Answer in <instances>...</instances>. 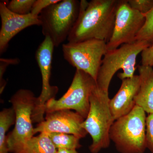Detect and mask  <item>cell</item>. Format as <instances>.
<instances>
[{"mask_svg":"<svg viewBox=\"0 0 153 153\" xmlns=\"http://www.w3.org/2000/svg\"><path fill=\"white\" fill-rule=\"evenodd\" d=\"M119 0L80 1V11L68 43L90 39L108 42L112 36Z\"/></svg>","mask_w":153,"mask_h":153,"instance_id":"6da1fadb","label":"cell"},{"mask_svg":"<svg viewBox=\"0 0 153 153\" xmlns=\"http://www.w3.org/2000/svg\"><path fill=\"white\" fill-rule=\"evenodd\" d=\"M152 44L145 41H135L123 44L117 49L108 50L102 61L97 77V86L99 89L108 92L111 81L120 69L118 77L121 80L131 78L134 75L137 56Z\"/></svg>","mask_w":153,"mask_h":153,"instance_id":"7a4b0ae2","label":"cell"},{"mask_svg":"<svg viewBox=\"0 0 153 153\" xmlns=\"http://www.w3.org/2000/svg\"><path fill=\"white\" fill-rule=\"evenodd\" d=\"M108 92L99 89L97 85L90 97V108L82 127L89 134L92 143L89 149L91 153H98L109 147L110 131L115 120L109 106Z\"/></svg>","mask_w":153,"mask_h":153,"instance_id":"3957f363","label":"cell"},{"mask_svg":"<svg viewBox=\"0 0 153 153\" xmlns=\"http://www.w3.org/2000/svg\"><path fill=\"white\" fill-rule=\"evenodd\" d=\"M146 117L144 110L135 105L127 114L115 120L110 131V139L120 153H145Z\"/></svg>","mask_w":153,"mask_h":153,"instance_id":"277c9868","label":"cell"},{"mask_svg":"<svg viewBox=\"0 0 153 153\" xmlns=\"http://www.w3.org/2000/svg\"><path fill=\"white\" fill-rule=\"evenodd\" d=\"M80 1L62 0L47 7L39 15L42 32L55 47L67 39L76 24L80 11Z\"/></svg>","mask_w":153,"mask_h":153,"instance_id":"5b68a950","label":"cell"},{"mask_svg":"<svg viewBox=\"0 0 153 153\" xmlns=\"http://www.w3.org/2000/svg\"><path fill=\"white\" fill-rule=\"evenodd\" d=\"M37 97L28 89L17 91L10 100L16 114L13 131L7 135L9 153H16L25 143L34 136L32 117Z\"/></svg>","mask_w":153,"mask_h":153,"instance_id":"8992f818","label":"cell"},{"mask_svg":"<svg viewBox=\"0 0 153 153\" xmlns=\"http://www.w3.org/2000/svg\"><path fill=\"white\" fill-rule=\"evenodd\" d=\"M96 85L95 80L90 75L76 70L67 92L59 99H51L46 103L45 114L60 110H74L85 119L90 108V95Z\"/></svg>","mask_w":153,"mask_h":153,"instance_id":"52a82bcc","label":"cell"},{"mask_svg":"<svg viewBox=\"0 0 153 153\" xmlns=\"http://www.w3.org/2000/svg\"><path fill=\"white\" fill-rule=\"evenodd\" d=\"M107 43L97 39H90L62 45L64 59L76 70L90 75L94 80L101 65L102 57L107 52Z\"/></svg>","mask_w":153,"mask_h":153,"instance_id":"ba28073f","label":"cell"},{"mask_svg":"<svg viewBox=\"0 0 153 153\" xmlns=\"http://www.w3.org/2000/svg\"><path fill=\"white\" fill-rule=\"evenodd\" d=\"M145 22L144 14L132 8L127 0H119L113 32L107 43L108 50L135 41Z\"/></svg>","mask_w":153,"mask_h":153,"instance_id":"9c48e42d","label":"cell"},{"mask_svg":"<svg viewBox=\"0 0 153 153\" xmlns=\"http://www.w3.org/2000/svg\"><path fill=\"white\" fill-rule=\"evenodd\" d=\"M54 47L51 39L45 37L36 51V60L42 76V87L41 94L37 97L32 117L33 123H40L44 120L45 104L51 99L55 98L58 91L57 86L50 84Z\"/></svg>","mask_w":153,"mask_h":153,"instance_id":"30bf717a","label":"cell"},{"mask_svg":"<svg viewBox=\"0 0 153 153\" xmlns=\"http://www.w3.org/2000/svg\"><path fill=\"white\" fill-rule=\"evenodd\" d=\"M46 114L44 120L34 128V134L38 133H63L74 135L81 139L88 134L82 126L85 119L76 112L60 110Z\"/></svg>","mask_w":153,"mask_h":153,"instance_id":"8fae6325","label":"cell"},{"mask_svg":"<svg viewBox=\"0 0 153 153\" xmlns=\"http://www.w3.org/2000/svg\"><path fill=\"white\" fill-rule=\"evenodd\" d=\"M7 2H0V16L1 27L0 30V54L7 49L9 43L14 36L22 30L31 26H41L39 16L31 13L20 15L11 12L7 7Z\"/></svg>","mask_w":153,"mask_h":153,"instance_id":"7c38bea8","label":"cell"},{"mask_svg":"<svg viewBox=\"0 0 153 153\" xmlns=\"http://www.w3.org/2000/svg\"><path fill=\"white\" fill-rule=\"evenodd\" d=\"M140 84L139 75L122 80L119 90L109 102L110 108L115 120L127 114L135 106V97Z\"/></svg>","mask_w":153,"mask_h":153,"instance_id":"4fadbf2b","label":"cell"},{"mask_svg":"<svg viewBox=\"0 0 153 153\" xmlns=\"http://www.w3.org/2000/svg\"><path fill=\"white\" fill-rule=\"evenodd\" d=\"M138 71L140 78L139 90L135 97L136 105L145 112L153 114V68L140 65Z\"/></svg>","mask_w":153,"mask_h":153,"instance_id":"5bb4252c","label":"cell"},{"mask_svg":"<svg viewBox=\"0 0 153 153\" xmlns=\"http://www.w3.org/2000/svg\"><path fill=\"white\" fill-rule=\"evenodd\" d=\"M48 134L42 133L28 140L16 153H57Z\"/></svg>","mask_w":153,"mask_h":153,"instance_id":"9a60e30c","label":"cell"},{"mask_svg":"<svg viewBox=\"0 0 153 153\" xmlns=\"http://www.w3.org/2000/svg\"><path fill=\"white\" fill-rule=\"evenodd\" d=\"M16 123V114L13 107L5 108L0 112V153H9L6 133Z\"/></svg>","mask_w":153,"mask_h":153,"instance_id":"2e32d148","label":"cell"},{"mask_svg":"<svg viewBox=\"0 0 153 153\" xmlns=\"http://www.w3.org/2000/svg\"><path fill=\"white\" fill-rule=\"evenodd\" d=\"M47 134L57 149L76 150L81 147L79 143L80 139L74 135L56 132Z\"/></svg>","mask_w":153,"mask_h":153,"instance_id":"e0dca14e","label":"cell"},{"mask_svg":"<svg viewBox=\"0 0 153 153\" xmlns=\"http://www.w3.org/2000/svg\"><path fill=\"white\" fill-rule=\"evenodd\" d=\"M145 22L136 37L135 41H145L153 44V8L144 14Z\"/></svg>","mask_w":153,"mask_h":153,"instance_id":"ac0fdd59","label":"cell"},{"mask_svg":"<svg viewBox=\"0 0 153 153\" xmlns=\"http://www.w3.org/2000/svg\"><path fill=\"white\" fill-rule=\"evenodd\" d=\"M36 0H12L8 3L7 7L11 12L20 15L31 13Z\"/></svg>","mask_w":153,"mask_h":153,"instance_id":"d6986e66","label":"cell"},{"mask_svg":"<svg viewBox=\"0 0 153 153\" xmlns=\"http://www.w3.org/2000/svg\"><path fill=\"white\" fill-rule=\"evenodd\" d=\"M20 60L18 58L7 59L1 58L0 59V93L1 94L4 89L6 85L5 80L3 79V76L4 74L7 67L10 65H16L19 63Z\"/></svg>","mask_w":153,"mask_h":153,"instance_id":"ffe728a7","label":"cell"},{"mask_svg":"<svg viewBox=\"0 0 153 153\" xmlns=\"http://www.w3.org/2000/svg\"><path fill=\"white\" fill-rule=\"evenodd\" d=\"M129 6L143 14L147 13L153 8V0H127Z\"/></svg>","mask_w":153,"mask_h":153,"instance_id":"44dd1931","label":"cell"},{"mask_svg":"<svg viewBox=\"0 0 153 153\" xmlns=\"http://www.w3.org/2000/svg\"><path fill=\"white\" fill-rule=\"evenodd\" d=\"M146 140L147 149L153 153V114H149L146 117Z\"/></svg>","mask_w":153,"mask_h":153,"instance_id":"7402d4cb","label":"cell"},{"mask_svg":"<svg viewBox=\"0 0 153 153\" xmlns=\"http://www.w3.org/2000/svg\"><path fill=\"white\" fill-rule=\"evenodd\" d=\"M60 0H36L33 8L31 10V13L34 16H39L41 12L47 7L60 2Z\"/></svg>","mask_w":153,"mask_h":153,"instance_id":"603a6c76","label":"cell"},{"mask_svg":"<svg viewBox=\"0 0 153 153\" xmlns=\"http://www.w3.org/2000/svg\"><path fill=\"white\" fill-rule=\"evenodd\" d=\"M141 65L153 67V44L141 53Z\"/></svg>","mask_w":153,"mask_h":153,"instance_id":"cb8c5ba5","label":"cell"},{"mask_svg":"<svg viewBox=\"0 0 153 153\" xmlns=\"http://www.w3.org/2000/svg\"><path fill=\"white\" fill-rule=\"evenodd\" d=\"M57 153H78V152L76 150L59 149H57Z\"/></svg>","mask_w":153,"mask_h":153,"instance_id":"d4e9b609","label":"cell"}]
</instances>
